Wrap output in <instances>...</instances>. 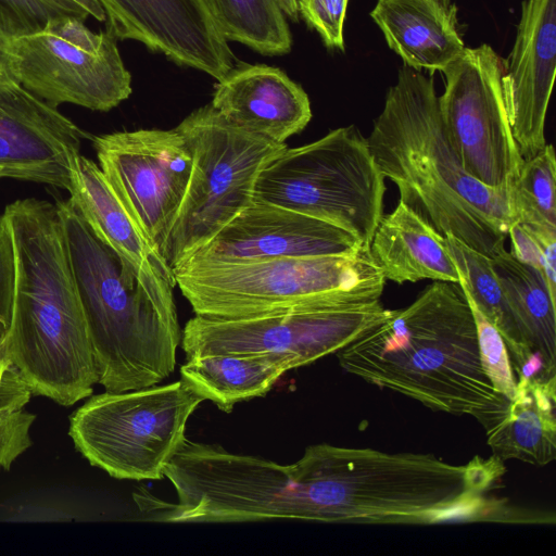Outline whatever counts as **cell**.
<instances>
[{"instance_id": "3", "label": "cell", "mask_w": 556, "mask_h": 556, "mask_svg": "<svg viewBox=\"0 0 556 556\" xmlns=\"http://www.w3.org/2000/svg\"><path fill=\"white\" fill-rule=\"evenodd\" d=\"M2 214L14 254L7 355L33 394L72 406L99 375L56 203L21 199Z\"/></svg>"}, {"instance_id": "31", "label": "cell", "mask_w": 556, "mask_h": 556, "mask_svg": "<svg viewBox=\"0 0 556 556\" xmlns=\"http://www.w3.org/2000/svg\"><path fill=\"white\" fill-rule=\"evenodd\" d=\"M14 293V254L3 214L0 215V329L9 328Z\"/></svg>"}, {"instance_id": "7", "label": "cell", "mask_w": 556, "mask_h": 556, "mask_svg": "<svg viewBox=\"0 0 556 556\" xmlns=\"http://www.w3.org/2000/svg\"><path fill=\"white\" fill-rule=\"evenodd\" d=\"M175 129L190 150L192 167L163 251L172 269L252 203L258 175L287 148L231 125L211 103L193 111Z\"/></svg>"}, {"instance_id": "19", "label": "cell", "mask_w": 556, "mask_h": 556, "mask_svg": "<svg viewBox=\"0 0 556 556\" xmlns=\"http://www.w3.org/2000/svg\"><path fill=\"white\" fill-rule=\"evenodd\" d=\"M370 16L405 65L430 75L465 48L451 0H378Z\"/></svg>"}, {"instance_id": "11", "label": "cell", "mask_w": 556, "mask_h": 556, "mask_svg": "<svg viewBox=\"0 0 556 556\" xmlns=\"http://www.w3.org/2000/svg\"><path fill=\"white\" fill-rule=\"evenodd\" d=\"M443 73L440 115L464 168L491 188H511L525 160L506 112L503 62L486 43L465 47Z\"/></svg>"}, {"instance_id": "30", "label": "cell", "mask_w": 556, "mask_h": 556, "mask_svg": "<svg viewBox=\"0 0 556 556\" xmlns=\"http://www.w3.org/2000/svg\"><path fill=\"white\" fill-rule=\"evenodd\" d=\"M350 0H296L299 15L329 49L344 50L343 26Z\"/></svg>"}, {"instance_id": "14", "label": "cell", "mask_w": 556, "mask_h": 556, "mask_svg": "<svg viewBox=\"0 0 556 556\" xmlns=\"http://www.w3.org/2000/svg\"><path fill=\"white\" fill-rule=\"evenodd\" d=\"M106 30L162 53L180 66L223 79L235 55L201 0H98Z\"/></svg>"}, {"instance_id": "17", "label": "cell", "mask_w": 556, "mask_h": 556, "mask_svg": "<svg viewBox=\"0 0 556 556\" xmlns=\"http://www.w3.org/2000/svg\"><path fill=\"white\" fill-rule=\"evenodd\" d=\"M68 193V200L93 235L135 273L162 309L177 315L173 269L122 203L99 165L80 154Z\"/></svg>"}, {"instance_id": "34", "label": "cell", "mask_w": 556, "mask_h": 556, "mask_svg": "<svg viewBox=\"0 0 556 556\" xmlns=\"http://www.w3.org/2000/svg\"><path fill=\"white\" fill-rule=\"evenodd\" d=\"M77 5H79L84 11L88 13L89 16H92L99 22L105 21V13L98 2V0H70Z\"/></svg>"}, {"instance_id": "1", "label": "cell", "mask_w": 556, "mask_h": 556, "mask_svg": "<svg viewBox=\"0 0 556 556\" xmlns=\"http://www.w3.org/2000/svg\"><path fill=\"white\" fill-rule=\"evenodd\" d=\"M367 139L400 201L442 236L492 258L515 223L511 188H491L463 166L446 135L432 75L405 64Z\"/></svg>"}, {"instance_id": "2", "label": "cell", "mask_w": 556, "mask_h": 556, "mask_svg": "<svg viewBox=\"0 0 556 556\" xmlns=\"http://www.w3.org/2000/svg\"><path fill=\"white\" fill-rule=\"evenodd\" d=\"M336 354L365 382L432 410L470 415L485 431L509 404L483 371L475 318L458 283L434 281Z\"/></svg>"}, {"instance_id": "9", "label": "cell", "mask_w": 556, "mask_h": 556, "mask_svg": "<svg viewBox=\"0 0 556 556\" xmlns=\"http://www.w3.org/2000/svg\"><path fill=\"white\" fill-rule=\"evenodd\" d=\"M380 300L316 305L266 314L215 318L195 315L182 329L187 357L206 354H267L291 369L333 354L390 318Z\"/></svg>"}, {"instance_id": "13", "label": "cell", "mask_w": 556, "mask_h": 556, "mask_svg": "<svg viewBox=\"0 0 556 556\" xmlns=\"http://www.w3.org/2000/svg\"><path fill=\"white\" fill-rule=\"evenodd\" d=\"M87 137L56 106L13 79L0 83V177L68 191Z\"/></svg>"}, {"instance_id": "12", "label": "cell", "mask_w": 556, "mask_h": 556, "mask_svg": "<svg viewBox=\"0 0 556 556\" xmlns=\"http://www.w3.org/2000/svg\"><path fill=\"white\" fill-rule=\"evenodd\" d=\"M93 147L119 200L163 256L191 174L184 137L175 128L116 131L94 137Z\"/></svg>"}, {"instance_id": "22", "label": "cell", "mask_w": 556, "mask_h": 556, "mask_svg": "<svg viewBox=\"0 0 556 556\" xmlns=\"http://www.w3.org/2000/svg\"><path fill=\"white\" fill-rule=\"evenodd\" d=\"M444 239L459 273L460 289L503 337L517 379L552 378L529 344L496 277L491 258L451 235L444 236Z\"/></svg>"}, {"instance_id": "20", "label": "cell", "mask_w": 556, "mask_h": 556, "mask_svg": "<svg viewBox=\"0 0 556 556\" xmlns=\"http://www.w3.org/2000/svg\"><path fill=\"white\" fill-rule=\"evenodd\" d=\"M369 252L386 280L396 283L422 279L459 282V273L444 236L404 203L381 217Z\"/></svg>"}, {"instance_id": "26", "label": "cell", "mask_w": 556, "mask_h": 556, "mask_svg": "<svg viewBox=\"0 0 556 556\" xmlns=\"http://www.w3.org/2000/svg\"><path fill=\"white\" fill-rule=\"evenodd\" d=\"M4 334L0 329V470H10L33 444L29 432L36 416L25 409L33 392L7 355Z\"/></svg>"}, {"instance_id": "23", "label": "cell", "mask_w": 556, "mask_h": 556, "mask_svg": "<svg viewBox=\"0 0 556 556\" xmlns=\"http://www.w3.org/2000/svg\"><path fill=\"white\" fill-rule=\"evenodd\" d=\"M290 369L288 361L267 354H206L188 357L180 379L203 401L230 413L237 403L267 394Z\"/></svg>"}, {"instance_id": "8", "label": "cell", "mask_w": 556, "mask_h": 556, "mask_svg": "<svg viewBox=\"0 0 556 556\" xmlns=\"http://www.w3.org/2000/svg\"><path fill=\"white\" fill-rule=\"evenodd\" d=\"M203 402L181 379L90 396L70 417L68 434L92 465L122 480H160L182 447L189 417Z\"/></svg>"}, {"instance_id": "35", "label": "cell", "mask_w": 556, "mask_h": 556, "mask_svg": "<svg viewBox=\"0 0 556 556\" xmlns=\"http://www.w3.org/2000/svg\"><path fill=\"white\" fill-rule=\"evenodd\" d=\"M279 7L281 8L283 14L289 17L291 21H298L299 10L296 0H276Z\"/></svg>"}, {"instance_id": "4", "label": "cell", "mask_w": 556, "mask_h": 556, "mask_svg": "<svg viewBox=\"0 0 556 556\" xmlns=\"http://www.w3.org/2000/svg\"><path fill=\"white\" fill-rule=\"evenodd\" d=\"M99 382L106 392L152 387L175 370L178 316L162 309L135 273L89 229L70 200L58 201Z\"/></svg>"}, {"instance_id": "29", "label": "cell", "mask_w": 556, "mask_h": 556, "mask_svg": "<svg viewBox=\"0 0 556 556\" xmlns=\"http://www.w3.org/2000/svg\"><path fill=\"white\" fill-rule=\"evenodd\" d=\"M464 294L475 318L483 371L495 390L510 401L516 394L517 378L513 370L505 341L497 329L475 305L471 299L465 292Z\"/></svg>"}, {"instance_id": "32", "label": "cell", "mask_w": 556, "mask_h": 556, "mask_svg": "<svg viewBox=\"0 0 556 556\" xmlns=\"http://www.w3.org/2000/svg\"><path fill=\"white\" fill-rule=\"evenodd\" d=\"M511 250L509 253L519 262L542 273V251L534 231L526 224L515 222L508 229Z\"/></svg>"}, {"instance_id": "10", "label": "cell", "mask_w": 556, "mask_h": 556, "mask_svg": "<svg viewBox=\"0 0 556 556\" xmlns=\"http://www.w3.org/2000/svg\"><path fill=\"white\" fill-rule=\"evenodd\" d=\"M76 17H60L10 41L11 71L26 90L56 106L70 103L106 112L131 93L117 39Z\"/></svg>"}, {"instance_id": "36", "label": "cell", "mask_w": 556, "mask_h": 556, "mask_svg": "<svg viewBox=\"0 0 556 556\" xmlns=\"http://www.w3.org/2000/svg\"><path fill=\"white\" fill-rule=\"evenodd\" d=\"M1 178V177H0Z\"/></svg>"}, {"instance_id": "16", "label": "cell", "mask_w": 556, "mask_h": 556, "mask_svg": "<svg viewBox=\"0 0 556 556\" xmlns=\"http://www.w3.org/2000/svg\"><path fill=\"white\" fill-rule=\"evenodd\" d=\"M362 249L367 248L351 232L333 224L277 205L252 201L187 261L236 262L348 255Z\"/></svg>"}, {"instance_id": "21", "label": "cell", "mask_w": 556, "mask_h": 556, "mask_svg": "<svg viewBox=\"0 0 556 556\" xmlns=\"http://www.w3.org/2000/svg\"><path fill=\"white\" fill-rule=\"evenodd\" d=\"M556 377L519 378L501 419L486 430V442L500 459L545 466L556 458Z\"/></svg>"}, {"instance_id": "28", "label": "cell", "mask_w": 556, "mask_h": 556, "mask_svg": "<svg viewBox=\"0 0 556 556\" xmlns=\"http://www.w3.org/2000/svg\"><path fill=\"white\" fill-rule=\"evenodd\" d=\"M88 16L70 0H0V35L12 40L37 33L55 18Z\"/></svg>"}, {"instance_id": "18", "label": "cell", "mask_w": 556, "mask_h": 556, "mask_svg": "<svg viewBox=\"0 0 556 556\" xmlns=\"http://www.w3.org/2000/svg\"><path fill=\"white\" fill-rule=\"evenodd\" d=\"M212 106L231 125L273 141L302 131L312 118L304 89L265 64L233 65L215 86Z\"/></svg>"}, {"instance_id": "33", "label": "cell", "mask_w": 556, "mask_h": 556, "mask_svg": "<svg viewBox=\"0 0 556 556\" xmlns=\"http://www.w3.org/2000/svg\"><path fill=\"white\" fill-rule=\"evenodd\" d=\"M10 39L0 35V83L13 79L11 71Z\"/></svg>"}, {"instance_id": "6", "label": "cell", "mask_w": 556, "mask_h": 556, "mask_svg": "<svg viewBox=\"0 0 556 556\" xmlns=\"http://www.w3.org/2000/svg\"><path fill=\"white\" fill-rule=\"evenodd\" d=\"M386 178L354 126L288 149L258 175L253 201L303 213L351 232L369 249L383 216Z\"/></svg>"}, {"instance_id": "27", "label": "cell", "mask_w": 556, "mask_h": 556, "mask_svg": "<svg viewBox=\"0 0 556 556\" xmlns=\"http://www.w3.org/2000/svg\"><path fill=\"white\" fill-rule=\"evenodd\" d=\"M556 159L552 144L523 161L510 191L515 222L556 228Z\"/></svg>"}, {"instance_id": "5", "label": "cell", "mask_w": 556, "mask_h": 556, "mask_svg": "<svg viewBox=\"0 0 556 556\" xmlns=\"http://www.w3.org/2000/svg\"><path fill=\"white\" fill-rule=\"evenodd\" d=\"M173 271L194 314L215 318L368 303L378 301L386 286L369 249L313 257L189 260Z\"/></svg>"}, {"instance_id": "24", "label": "cell", "mask_w": 556, "mask_h": 556, "mask_svg": "<svg viewBox=\"0 0 556 556\" xmlns=\"http://www.w3.org/2000/svg\"><path fill=\"white\" fill-rule=\"evenodd\" d=\"M491 261L529 344L546 374L556 376V302L543 274L517 261L505 248Z\"/></svg>"}, {"instance_id": "15", "label": "cell", "mask_w": 556, "mask_h": 556, "mask_svg": "<svg viewBox=\"0 0 556 556\" xmlns=\"http://www.w3.org/2000/svg\"><path fill=\"white\" fill-rule=\"evenodd\" d=\"M556 73V0H523L502 89L519 151L527 160L545 144L546 112Z\"/></svg>"}, {"instance_id": "25", "label": "cell", "mask_w": 556, "mask_h": 556, "mask_svg": "<svg viewBox=\"0 0 556 556\" xmlns=\"http://www.w3.org/2000/svg\"><path fill=\"white\" fill-rule=\"evenodd\" d=\"M201 2L227 42H240L264 55H282L291 50V31L276 0Z\"/></svg>"}]
</instances>
